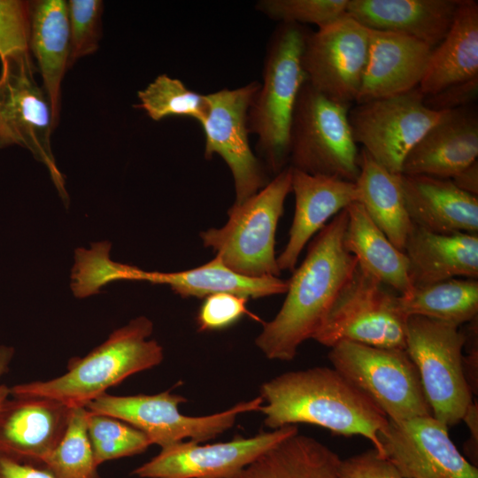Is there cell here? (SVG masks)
Instances as JSON below:
<instances>
[{"mask_svg":"<svg viewBox=\"0 0 478 478\" xmlns=\"http://www.w3.org/2000/svg\"><path fill=\"white\" fill-rule=\"evenodd\" d=\"M478 78V2L459 0L453 22L432 50L419 89L424 96Z\"/></svg>","mask_w":478,"mask_h":478,"instance_id":"24","label":"cell"},{"mask_svg":"<svg viewBox=\"0 0 478 478\" xmlns=\"http://www.w3.org/2000/svg\"><path fill=\"white\" fill-rule=\"evenodd\" d=\"M448 427L432 415L389 420L379 434L382 456L405 478H478L451 441Z\"/></svg>","mask_w":478,"mask_h":478,"instance_id":"16","label":"cell"},{"mask_svg":"<svg viewBox=\"0 0 478 478\" xmlns=\"http://www.w3.org/2000/svg\"><path fill=\"white\" fill-rule=\"evenodd\" d=\"M478 156V116L471 106L446 111L409 152L401 174L452 179Z\"/></svg>","mask_w":478,"mask_h":478,"instance_id":"19","label":"cell"},{"mask_svg":"<svg viewBox=\"0 0 478 478\" xmlns=\"http://www.w3.org/2000/svg\"><path fill=\"white\" fill-rule=\"evenodd\" d=\"M459 0H349L346 12L372 30L412 37L431 48L447 35Z\"/></svg>","mask_w":478,"mask_h":478,"instance_id":"22","label":"cell"},{"mask_svg":"<svg viewBox=\"0 0 478 478\" xmlns=\"http://www.w3.org/2000/svg\"><path fill=\"white\" fill-rule=\"evenodd\" d=\"M32 1L0 0V60L30 52Z\"/></svg>","mask_w":478,"mask_h":478,"instance_id":"37","label":"cell"},{"mask_svg":"<svg viewBox=\"0 0 478 478\" xmlns=\"http://www.w3.org/2000/svg\"><path fill=\"white\" fill-rule=\"evenodd\" d=\"M349 0H260L256 9L280 23L321 27L346 13Z\"/></svg>","mask_w":478,"mask_h":478,"instance_id":"35","label":"cell"},{"mask_svg":"<svg viewBox=\"0 0 478 478\" xmlns=\"http://www.w3.org/2000/svg\"><path fill=\"white\" fill-rule=\"evenodd\" d=\"M347 221L346 209L333 217L294 269L280 311L264 324L255 341L267 358L291 361L299 346L312 338L353 275L358 262L344 244Z\"/></svg>","mask_w":478,"mask_h":478,"instance_id":"1","label":"cell"},{"mask_svg":"<svg viewBox=\"0 0 478 478\" xmlns=\"http://www.w3.org/2000/svg\"><path fill=\"white\" fill-rule=\"evenodd\" d=\"M346 211L344 244L358 266L398 295L410 292L413 287L404 251L394 246L359 202L352 203Z\"/></svg>","mask_w":478,"mask_h":478,"instance_id":"26","label":"cell"},{"mask_svg":"<svg viewBox=\"0 0 478 478\" xmlns=\"http://www.w3.org/2000/svg\"><path fill=\"white\" fill-rule=\"evenodd\" d=\"M297 433V426L289 425L251 437L236 436L228 442L182 441L161 448L132 474L139 478H236L259 456Z\"/></svg>","mask_w":478,"mask_h":478,"instance_id":"15","label":"cell"},{"mask_svg":"<svg viewBox=\"0 0 478 478\" xmlns=\"http://www.w3.org/2000/svg\"><path fill=\"white\" fill-rule=\"evenodd\" d=\"M340 462L327 445L297 433L266 451L236 478H337Z\"/></svg>","mask_w":478,"mask_h":478,"instance_id":"29","label":"cell"},{"mask_svg":"<svg viewBox=\"0 0 478 478\" xmlns=\"http://www.w3.org/2000/svg\"><path fill=\"white\" fill-rule=\"evenodd\" d=\"M87 425L98 466L109 460L143 453L152 444L142 431L110 415L89 411Z\"/></svg>","mask_w":478,"mask_h":478,"instance_id":"34","label":"cell"},{"mask_svg":"<svg viewBox=\"0 0 478 478\" xmlns=\"http://www.w3.org/2000/svg\"><path fill=\"white\" fill-rule=\"evenodd\" d=\"M337 478H405L374 449L341 459Z\"/></svg>","mask_w":478,"mask_h":478,"instance_id":"39","label":"cell"},{"mask_svg":"<svg viewBox=\"0 0 478 478\" xmlns=\"http://www.w3.org/2000/svg\"><path fill=\"white\" fill-rule=\"evenodd\" d=\"M445 112L428 108L416 88L356 104L349 111V121L356 143L389 173L401 174L409 152Z\"/></svg>","mask_w":478,"mask_h":478,"instance_id":"12","label":"cell"},{"mask_svg":"<svg viewBox=\"0 0 478 478\" xmlns=\"http://www.w3.org/2000/svg\"><path fill=\"white\" fill-rule=\"evenodd\" d=\"M478 96V78L459 82L430 96H424V104L432 111L445 112L468 107Z\"/></svg>","mask_w":478,"mask_h":478,"instance_id":"40","label":"cell"},{"mask_svg":"<svg viewBox=\"0 0 478 478\" xmlns=\"http://www.w3.org/2000/svg\"><path fill=\"white\" fill-rule=\"evenodd\" d=\"M349 107L305 82L293 113L289 166L309 174L355 182L359 173L358 152Z\"/></svg>","mask_w":478,"mask_h":478,"instance_id":"6","label":"cell"},{"mask_svg":"<svg viewBox=\"0 0 478 478\" xmlns=\"http://www.w3.org/2000/svg\"><path fill=\"white\" fill-rule=\"evenodd\" d=\"M259 86L255 81L205 95L208 109L200 123L205 137L204 157L210 159L217 154L227 165L234 180L235 204L254 196L270 181L249 142L248 111Z\"/></svg>","mask_w":478,"mask_h":478,"instance_id":"13","label":"cell"},{"mask_svg":"<svg viewBox=\"0 0 478 478\" xmlns=\"http://www.w3.org/2000/svg\"><path fill=\"white\" fill-rule=\"evenodd\" d=\"M108 241L91 244L89 250L78 248L71 274V289L79 298L97 294L108 283L118 281H143V272L136 266L114 262L110 258Z\"/></svg>","mask_w":478,"mask_h":478,"instance_id":"32","label":"cell"},{"mask_svg":"<svg viewBox=\"0 0 478 478\" xmlns=\"http://www.w3.org/2000/svg\"><path fill=\"white\" fill-rule=\"evenodd\" d=\"M152 332L150 319L136 317L86 356L71 358L62 375L16 384L10 387L11 396L48 397L70 406H86L126 378L162 362V346L148 340Z\"/></svg>","mask_w":478,"mask_h":478,"instance_id":"3","label":"cell"},{"mask_svg":"<svg viewBox=\"0 0 478 478\" xmlns=\"http://www.w3.org/2000/svg\"><path fill=\"white\" fill-rule=\"evenodd\" d=\"M412 287L478 277L477 233H434L414 224L403 250Z\"/></svg>","mask_w":478,"mask_h":478,"instance_id":"23","label":"cell"},{"mask_svg":"<svg viewBox=\"0 0 478 478\" xmlns=\"http://www.w3.org/2000/svg\"><path fill=\"white\" fill-rule=\"evenodd\" d=\"M405 316H422L459 327L473 320L478 312V281L454 278L397 295Z\"/></svg>","mask_w":478,"mask_h":478,"instance_id":"30","label":"cell"},{"mask_svg":"<svg viewBox=\"0 0 478 478\" xmlns=\"http://www.w3.org/2000/svg\"><path fill=\"white\" fill-rule=\"evenodd\" d=\"M70 412L52 398L8 397L0 405V452L39 466L61 440Z\"/></svg>","mask_w":478,"mask_h":478,"instance_id":"17","label":"cell"},{"mask_svg":"<svg viewBox=\"0 0 478 478\" xmlns=\"http://www.w3.org/2000/svg\"><path fill=\"white\" fill-rule=\"evenodd\" d=\"M0 71V149L20 146L42 163L63 199H67L65 180L51 149L55 128L51 107L35 80L36 68L30 52L6 58Z\"/></svg>","mask_w":478,"mask_h":478,"instance_id":"9","label":"cell"},{"mask_svg":"<svg viewBox=\"0 0 478 478\" xmlns=\"http://www.w3.org/2000/svg\"><path fill=\"white\" fill-rule=\"evenodd\" d=\"M247 301V298L226 293L204 297L197 316L198 331L220 330L236 323L249 313Z\"/></svg>","mask_w":478,"mask_h":478,"instance_id":"38","label":"cell"},{"mask_svg":"<svg viewBox=\"0 0 478 478\" xmlns=\"http://www.w3.org/2000/svg\"><path fill=\"white\" fill-rule=\"evenodd\" d=\"M400 186L412 224L434 233H477L478 197L451 179L400 174Z\"/></svg>","mask_w":478,"mask_h":478,"instance_id":"21","label":"cell"},{"mask_svg":"<svg viewBox=\"0 0 478 478\" xmlns=\"http://www.w3.org/2000/svg\"><path fill=\"white\" fill-rule=\"evenodd\" d=\"M187 398L166 390L154 395L113 396L104 393L87 404L92 412L110 415L127 422L161 448L182 442L203 443L232 428L241 413L259 411L264 401L259 396L240 402L227 410L206 416H187L179 405Z\"/></svg>","mask_w":478,"mask_h":478,"instance_id":"10","label":"cell"},{"mask_svg":"<svg viewBox=\"0 0 478 478\" xmlns=\"http://www.w3.org/2000/svg\"><path fill=\"white\" fill-rule=\"evenodd\" d=\"M406 320L397 295L357 266L312 339L330 348L352 342L405 350Z\"/></svg>","mask_w":478,"mask_h":478,"instance_id":"11","label":"cell"},{"mask_svg":"<svg viewBox=\"0 0 478 478\" xmlns=\"http://www.w3.org/2000/svg\"><path fill=\"white\" fill-rule=\"evenodd\" d=\"M0 478H56L42 466L17 460L0 452Z\"/></svg>","mask_w":478,"mask_h":478,"instance_id":"41","label":"cell"},{"mask_svg":"<svg viewBox=\"0 0 478 478\" xmlns=\"http://www.w3.org/2000/svg\"><path fill=\"white\" fill-rule=\"evenodd\" d=\"M88 414L86 406H71L65 434L39 466L56 478H101L88 435Z\"/></svg>","mask_w":478,"mask_h":478,"instance_id":"31","label":"cell"},{"mask_svg":"<svg viewBox=\"0 0 478 478\" xmlns=\"http://www.w3.org/2000/svg\"><path fill=\"white\" fill-rule=\"evenodd\" d=\"M143 281L166 284L182 297L204 298L210 295L226 293L244 298H259L284 294L288 281L277 276L251 277L238 274L215 258L196 268L173 272L144 271Z\"/></svg>","mask_w":478,"mask_h":478,"instance_id":"27","label":"cell"},{"mask_svg":"<svg viewBox=\"0 0 478 478\" xmlns=\"http://www.w3.org/2000/svg\"><path fill=\"white\" fill-rule=\"evenodd\" d=\"M29 50L38 64L56 127L61 112V84L69 68L70 38L66 1H32Z\"/></svg>","mask_w":478,"mask_h":478,"instance_id":"25","label":"cell"},{"mask_svg":"<svg viewBox=\"0 0 478 478\" xmlns=\"http://www.w3.org/2000/svg\"><path fill=\"white\" fill-rule=\"evenodd\" d=\"M358 166L355 181L358 202L394 246L403 251L412 222L405 204L400 174L389 173L363 149L358 153Z\"/></svg>","mask_w":478,"mask_h":478,"instance_id":"28","label":"cell"},{"mask_svg":"<svg viewBox=\"0 0 478 478\" xmlns=\"http://www.w3.org/2000/svg\"><path fill=\"white\" fill-rule=\"evenodd\" d=\"M370 29L347 12L309 33L303 53L306 82L325 96L350 105L361 89Z\"/></svg>","mask_w":478,"mask_h":478,"instance_id":"14","label":"cell"},{"mask_svg":"<svg viewBox=\"0 0 478 478\" xmlns=\"http://www.w3.org/2000/svg\"><path fill=\"white\" fill-rule=\"evenodd\" d=\"M451 180L461 190L477 197L478 162L475 161Z\"/></svg>","mask_w":478,"mask_h":478,"instance_id":"42","label":"cell"},{"mask_svg":"<svg viewBox=\"0 0 478 478\" xmlns=\"http://www.w3.org/2000/svg\"><path fill=\"white\" fill-rule=\"evenodd\" d=\"M139 104L155 121L168 117H187L199 122L207 113L205 95L189 89L181 80L166 73L157 76L150 83L137 93Z\"/></svg>","mask_w":478,"mask_h":478,"instance_id":"33","label":"cell"},{"mask_svg":"<svg viewBox=\"0 0 478 478\" xmlns=\"http://www.w3.org/2000/svg\"><path fill=\"white\" fill-rule=\"evenodd\" d=\"M432 50L405 35L370 29L368 60L356 104L401 95L418 88Z\"/></svg>","mask_w":478,"mask_h":478,"instance_id":"20","label":"cell"},{"mask_svg":"<svg viewBox=\"0 0 478 478\" xmlns=\"http://www.w3.org/2000/svg\"><path fill=\"white\" fill-rule=\"evenodd\" d=\"M309 33L299 24L276 27L266 48L263 81L248 111V128L257 136L259 159L274 176L289 166L293 113L306 82L302 59Z\"/></svg>","mask_w":478,"mask_h":478,"instance_id":"4","label":"cell"},{"mask_svg":"<svg viewBox=\"0 0 478 478\" xmlns=\"http://www.w3.org/2000/svg\"><path fill=\"white\" fill-rule=\"evenodd\" d=\"M291 192L295 212L288 243L277 257L281 271H294L309 240L341 211L358 202L355 182L336 177L309 174L292 168Z\"/></svg>","mask_w":478,"mask_h":478,"instance_id":"18","label":"cell"},{"mask_svg":"<svg viewBox=\"0 0 478 478\" xmlns=\"http://www.w3.org/2000/svg\"><path fill=\"white\" fill-rule=\"evenodd\" d=\"M459 327L422 316L406 320L405 351L415 365L432 416L450 428L474 404L464 370Z\"/></svg>","mask_w":478,"mask_h":478,"instance_id":"7","label":"cell"},{"mask_svg":"<svg viewBox=\"0 0 478 478\" xmlns=\"http://www.w3.org/2000/svg\"><path fill=\"white\" fill-rule=\"evenodd\" d=\"M291 181L292 167L288 166L257 194L234 204L223 227L201 232L204 246L238 274L279 277L275 234L285 199L291 192Z\"/></svg>","mask_w":478,"mask_h":478,"instance_id":"5","label":"cell"},{"mask_svg":"<svg viewBox=\"0 0 478 478\" xmlns=\"http://www.w3.org/2000/svg\"><path fill=\"white\" fill-rule=\"evenodd\" d=\"M14 356L12 346L0 345V379L9 371L10 364ZM11 396V389L5 384H0V405Z\"/></svg>","mask_w":478,"mask_h":478,"instance_id":"43","label":"cell"},{"mask_svg":"<svg viewBox=\"0 0 478 478\" xmlns=\"http://www.w3.org/2000/svg\"><path fill=\"white\" fill-rule=\"evenodd\" d=\"M259 409L267 428L300 423L333 434L361 436L382 456L379 434L389 422L385 413L333 366L287 372L262 384Z\"/></svg>","mask_w":478,"mask_h":478,"instance_id":"2","label":"cell"},{"mask_svg":"<svg viewBox=\"0 0 478 478\" xmlns=\"http://www.w3.org/2000/svg\"><path fill=\"white\" fill-rule=\"evenodd\" d=\"M69 24V68L81 58L93 54L102 35L104 4L100 0L66 2Z\"/></svg>","mask_w":478,"mask_h":478,"instance_id":"36","label":"cell"},{"mask_svg":"<svg viewBox=\"0 0 478 478\" xmlns=\"http://www.w3.org/2000/svg\"><path fill=\"white\" fill-rule=\"evenodd\" d=\"M328 358L389 420L432 415L418 370L405 350L341 342L331 348Z\"/></svg>","mask_w":478,"mask_h":478,"instance_id":"8","label":"cell"}]
</instances>
